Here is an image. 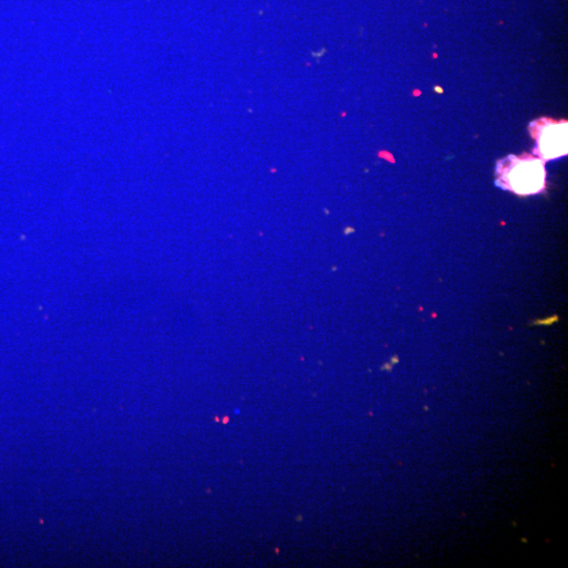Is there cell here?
Returning <instances> with one entry per match:
<instances>
[{"label":"cell","mask_w":568,"mask_h":568,"mask_svg":"<svg viewBox=\"0 0 568 568\" xmlns=\"http://www.w3.org/2000/svg\"><path fill=\"white\" fill-rule=\"evenodd\" d=\"M531 133L536 138V154L542 160H552L567 154V123L542 118L534 121Z\"/></svg>","instance_id":"2"},{"label":"cell","mask_w":568,"mask_h":568,"mask_svg":"<svg viewBox=\"0 0 568 568\" xmlns=\"http://www.w3.org/2000/svg\"><path fill=\"white\" fill-rule=\"evenodd\" d=\"M498 186L518 195H534L545 188L544 162L530 155L509 156L498 164Z\"/></svg>","instance_id":"1"}]
</instances>
